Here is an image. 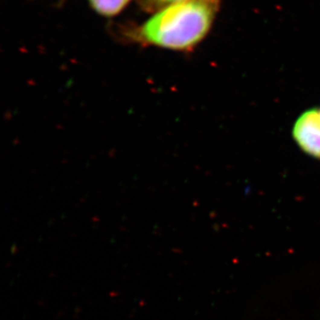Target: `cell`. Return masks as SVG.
<instances>
[{
	"label": "cell",
	"instance_id": "1",
	"mask_svg": "<svg viewBox=\"0 0 320 320\" xmlns=\"http://www.w3.org/2000/svg\"><path fill=\"white\" fill-rule=\"evenodd\" d=\"M219 3L220 0H183L169 5L137 27L131 37L158 47L190 50L207 35Z\"/></svg>",
	"mask_w": 320,
	"mask_h": 320
},
{
	"label": "cell",
	"instance_id": "3",
	"mask_svg": "<svg viewBox=\"0 0 320 320\" xmlns=\"http://www.w3.org/2000/svg\"><path fill=\"white\" fill-rule=\"evenodd\" d=\"M91 6L101 15H117L130 2V0H88Z\"/></svg>",
	"mask_w": 320,
	"mask_h": 320
},
{
	"label": "cell",
	"instance_id": "4",
	"mask_svg": "<svg viewBox=\"0 0 320 320\" xmlns=\"http://www.w3.org/2000/svg\"><path fill=\"white\" fill-rule=\"evenodd\" d=\"M151 4L155 5H158V6H167L169 5H172V4H174V3H177V2H181V1H183V0H149Z\"/></svg>",
	"mask_w": 320,
	"mask_h": 320
},
{
	"label": "cell",
	"instance_id": "2",
	"mask_svg": "<svg viewBox=\"0 0 320 320\" xmlns=\"http://www.w3.org/2000/svg\"><path fill=\"white\" fill-rule=\"evenodd\" d=\"M293 135L307 154L320 158V111L311 109L302 113L293 126Z\"/></svg>",
	"mask_w": 320,
	"mask_h": 320
}]
</instances>
